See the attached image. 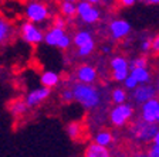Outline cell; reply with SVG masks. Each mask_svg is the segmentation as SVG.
Wrapping results in <instances>:
<instances>
[{
    "label": "cell",
    "instance_id": "6da1fadb",
    "mask_svg": "<svg viewBox=\"0 0 159 157\" xmlns=\"http://www.w3.org/2000/svg\"><path fill=\"white\" fill-rule=\"evenodd\" d=\"M74 101L80 103L84 109H97L102 102L101 92L95 85H85V84H74L73 88Z\"/></svg>",
    "mask_w": 159,
    "mask_h": 157
},
{
    "label": "cell",
    "instance_id": "7a4b0ae2",
    "mask_svg": "<svg viewBox=\"0 0 159 157\" xmlns=\"http://www.w3.org/2000/svg\"><path fill=\"white\" fill-rule=\"evenodd\" d=\"M51 16V11H50V7L47 6L43 2H29L24 6V17H26V21L29 23H33L36 26L44 23L50 19Z\"/></svg>",
    "mask_w": 159,
    "mask_h": 157
},
{
    "label": "cell",
    "instance_id": "3957f363",
    "mask_svg": "<svg viewBox=\"0 0 159 157\" xmlns=\"http://www.w3.org/2000/svg\"><path fill=\"white\" fill-rule=\"evenodd\" d=\"M98 2L94 0H81L77 2V14L78 19L85 24H95L101 20V10L95 6Z\"/></svg>",
    "mask_w": 159,
    "mask_h": 157
},
{
    "label": "cell",
    "instance_id": "277c9868",
    "mask_svg": "<svg viewBox=\"0 0 159 157\" xmlns=\"http://www.w3.org/2000/svg\"><path fill=\"white\" fill-rule=\"evenodd\" d=\"M71 41L77 47V54L80 57L91 55L95 48V40H94L93 33L88 30H78L73 36Z\"/></svg>",
    "mask_w": 159,
    "mask_h": 157
},
{
    "label": "cell",
    "instance_id": "5b68a950",
    "mask_svg": "<svg viewBox=\"0 0 159 157\" xmlns=\"http://www.w3.org/2000/svg\"><path fill=\"white\" fill-rule=\"evenodd\" d=\"M19 34L20 38L23 40L26 44L29 46L37 47L43 43L44 40V31L40 28L39 26L33 23H29V21H23L19 27Z\"/></svg>",
    "mask_w": 159,
    "mask_h": 157
},
{
    "label": "cell",
    "instance_id": "8992f818",
    "mask_svg": "<svg viewBox=\"0 0 159 157\" xmlns=\"http://www.w3.org/2000/svg\"><path fill=\"white\" fill-rule=\"evenodd\" d=\"M159 126L153 123H148V122H143L139 119L138 122L131 126V136L135 139L136 142H142V143H148V142H152L155 133L158 132Z\"/></svg>",
    "mask_w": 159,
    "mask_h": 157
},
{
    "label": "cell",
    "instance_id": "52a82bcc",
    "mask_svg": "<svg viewBox=\"0 0 159 157\" xmlns=\"http://www.w3.org/2000/svg\"><path fill=\"white\" fill-rule=\"evenodd\" d=\"M134 116V106L131 103L115 105L109 111V122L116 128H124L131 122Z\"/></svg>",
    "mask_w": 159,
    "mask_h": 157
},
{
    "label": "cell",
    "instance_id": "ba28073f",
    "mask_svg": "<svg viewBox=\"0 0 159 157\" xmlns=\"http://www.w3.org/2000/svg\"><path fill=\"white\" fill-rule=\"evenodd\" d=\"M109 68H111V75L116 82H124L126 76L129 75V65L128 59L122 55H116L109 61Z\"/></svg>",
    "mask_w": 159,
    "mask_h": 157
},
{
    "label": "cell",
    "instance_id": "9c48e42d",
    "mask_svg": "<svg viewBox=\"0 0 159 157\" xmlns=\"http://www.w3.org/2000/svg\"><path fill=\"white\" fill-rule=\"evenodd\" d=\"M141 120L159 126V99L153 98L141 105Z\"/></svg>",
    "mask_w": 159,
    "mask_h": 157
},
{
    "label": "cell",
    "instance_id": "30bf717a",
    "mask_svg": "<svg viewBox=\"0 0 159 157\" xmlns=\"http://www.w3.org/2000/svg\"><path fill=\"white\" fill-rule=\"evenodd\" d=\"M109 36L111 38L115 40V41H119V40H124L125 37H128V34L131 33V23L125 19H115L109 23Z\"/></svg>",
    "mask_w": 159,
    "mask_h": 157
},
{
    "label": "cell",
    "instance_id": "8fae6325",
    "mask_svg": "<svg viewBox=\"0 0 159 157\" xmlns=\"http://www.w3.org/2000/svg\"><path fill=\"white\" fill-rule=\"evenodd\" d=\"M51 95V89H47V88H36V89H31V91L24 96V102H26L27 108H37L40 105L46 102L47 99L50 98Z\"/></svg>",
    "mask_w": 159,
    "mask_h": 157
},
{
    "label": "cell",
    "instance_id": "7c38bea8",
    "mask_svg": "<svg viewBox=\"0 0 159 157\" xmlns=\"http://www.w3.org/2000/svg\"><path fill=\"white\" fill-rule=\"evenodd\" d=\"M75 76L78 84H85V85H94V82L98 78L97 68L91 64H81L75 71Z\"/></svg>",
    "mask_w": 159,
    "mask_h": 157
},
{
    "label": "cell",
    "instance_id": "4fadbf2b",
    "mask_svg": "<svg viewBox=\"0 0 159 157\" xmlns=\"http://www.w3.org/2000/svg\"><path fill=\"white\" fill-rule=\"evenodd\" d=\"M132 98L136 103L143 105L145 102L156 98V91L152 84H146V85H138L132 91Z\"/></svg>",
    "mask_w": 159,
    "mask_h": 157
},
{
    "label": "cell",
    "instance_id": "5bb4252c",
    "mask_svg": "<svg viewBox=\"0 0 159 157\" xmlns=\"http://www.w3.org/2000/svg\"><path fill=\"white\" fill-rule=\"evenodd\" d=\"M14 27L6 17L0 16V46H4L13 38Z\"/></svg>",
    "mask_w": 159,
    "mask_h": 157
},
{
    "label": "cell",
    "instance_id": "9a60e30c",
    "mask_svg": "<svg viewBox=\"0 0 159 157\" xmlns=\"http://www.w3.org/2000/svg\"><path fill=\"white\" fill-rule=\"evenodd\" d=\"M40 82H41V86H43V88L53 89L60 85V74L56 71H51V69H47V71L41 72Z\"/></svg>",
    "mask_w": 159,
    "mask_h": 157
},
{
    "label": "cell",
    "instance_id": "2e32d148",
    "mask_svg": "<svg viewBox=\"0 0 159 157\" xmlns=\"http://www.w3.org/2000/svg\"><path fill=\"white\" fill-rule=\"evenodd\" d=\"M66 34V30L56 28V27H50L47 31H44V40L43 43H46L48 47H57L60 43V40L63 38V36Z\"/></svg>",
    "mask_w": 159,
    "mask_h": 157
},
{
    "label": "cell",
    "instance_id": "e0dca14e",
    "mask_svg": "<svg viewBox=\"0 0 159 157\" xmlns=\"http://www.w3.org/2000/svg\"><path fill=\"white\" fill-rule=\"evenodd\" d=\"M7 109H9L10 115H11L13 118H21V116H24V115L27 113V111H29L24 99H21V98L11 99L10 103L7 105Z\"/></svg>",
    "mask_w": 159,
    "mask_h": 157
},
{
    "label": "cell",
    "instance_id": "ac0fdd59",
    "mask_svg": "<svg viewBox=\"0 0 159 157\" xmlns=\"http://www.w3.org/2000/svg\"><path fill=\"white\" fill-rule=\"evenodd\" d=\"M84 124L78 120H73V122H68L66 126V133L70 139L73 140H80V139L84 136Z\"/></svg>",
    "mask_w": 159,
    "mask_h": 157
},
{
    "label": "cell",
    "instance_id": "d6986e66",
    "mask_svg": "<svg viewBox=\"0 0 159 157\" xmlns=\"http://www.w3.org/2000/svg\"><path fill=\"white\" fill-rule=\"evenodd\" d=\"M129 75L132 76L138 85H146L151 82L152 76H151V72H149L148 68H134V69H129Z\"/></svg>",
    "mask_w": 159,
    "mask_h": 157
},
{
    "label": "cell",
    "instance_id": "ffe728a7",
    "mask_svg": "<svg viewBox=\"0 0 159 157\" xmlns=\"http://www.w3.org/2000/svg\"><path fill=\"white\" fill-rule=\"evenodd\" d=\"M84 157H111V151L107 147H101L95 143H91L87 146Z\"/></svg>",
    "mask_w": 159,
    "mask_h": 157
},
{
    "label": "cell",
    "instance_id": "44dd1931",
    "mask_svg": "<svg viewBox=\"0 0 159 157\" xmlns=\"http://www.w3.org/2000/svg\"><path fill=\"white\" fill-rule=\"evenodd\" d=\"M114 142V136L112 133L109 130H99L95 133V136H94V143L98 144V146H101V147H107L108 149L111 144H112Z\"/></svg>",
    "mask_w": 159,
    "mask_h": 157
},
{
    "label": "cell",
    "instance_id": "7402d4cb",
    "mask_svg": "<svg viewBox=\"0 0 159 157\" xmlns=\"http://www.w3.org/2000/svg\"><path fill=\"white\" fill-rule=\"evenodd\" d=\"M60 13L64 19H71L77 14V2L73 0H64L60 3Z\"/></svg>",
    "mask_w": 159,
    "mask_h": 157
},
{
    "label": "cell",
    "instance_id": "603a6c76",
    "mask_svg": "<svg viewBox=\"0 0 159 157\" xmlns=\"http://www.w3.org/2000/svg\"><path fill=\"white\" fill-rule=\"evenodd\" d=\"M111 99L115 105H122L126 103V99H128V95H126V91L124 88H115L111 94Z\"/></svg>",
    "mask_w": 159,
    "mask_h": 157
},
{
    "label": "cell",
    "instance_id": "cb8c5ba5",
    "mask_svg": "<svg viewBox=\"0 0 159 157\" xmlns=\"http://www.w3.org/2000/svg\"><path fill=\"white\" fill-rule=\"evenodd\" d=\"M128 65H129V69H134V68H148V59H146V57H143V55L136 57V58L128 61Z\"/></svg>",
    "mask_w": 159,
    "mask_h": 157
},
{
    "label": "cell",
    "instance_id": "d4e9b609",
    "mask_svg": "<svg viewBox=\"0 0 159 157\" xmlns=\"http://www.w3.org/2000/svg\"><path fill=\"white\" fill-rule=\"evenodd\" d=\"M60 99L64 102V103H70V102L74 101V95H73V91H71V88H66L61 91V94H60Z\"/></svg>",
    "mask_w": 159,
    "mask_h": 157
},
{
    "label": "cell",
    "instance_id": "484cf974",
    "mask_svg": "<svg viewBox=\"0 0 159 157\" xmlns=\"http://www.w3.org/2000/svg\"><path fill=\"white\" fill-rule=\"evenodd\" d=\"M71 44H73V41H71V37L68 36V34H64L63 36V38L60 40V43H58V46H57V48H60V50H68L70 47H71Z\"/></svg>",
    "mask_w": 159,
    "mask_h": 157
},
{
    "label": "cell",
    "instance_id": "4316f807",
    "mask_svg": "<svg viewBox=\"0 0 159 157\" xmlns=\"http://www.w3.org/2000/svg\"><path fill=\"white\" fill-rule=\"evenodd\" d=\"M124 86H125L128 91H134V89L138 86V82H136L131 75H128V76H126V79L124 81ZM126 89H125V91H126Z\"/></svg>",
    "mask_w": 159,
    "mask_h": 157
},
{
    "label": "cell",
    "instance_id": "83f0119b",
    "mask_svg": "<svg viewBox=\"0 0 159 157\" xmlns=\"http://www.w3.org/2000/svg\"><path fill=\"white\" fill-rule=\"evenodd\" d=\"M66 26H67V23H66V19H64V17L57 16L56 19L53 20V27H56V28L66 30Z\"/></svg>",
    "mask_w": 159,
    "mask_h": 157
},
{
    "label": "cell",
    "instance_id": "f1b7e54d",
    "mask_svg": "<svg viewBox=\"0 0 159 157\" xmlns=\"http://www.w3.org/2000/svg\"><path fill=\"white\" fill-rule=\"evenodd\" d=\"M151 51H153L156 55H159V34L155 36L151 41Z\"/></svg>",
    "mask_w": 159,
    "mask_h": 157
},
{
    "label": "cell",
    "instance_id": "f546056e",
    "mask_svg": "<svg viewBox=\"0 0 159 157\" xmlns=\"http://www.w3.org/2000/svg\"><path fill=\"white\" fill-rule=\"evenodd\" d=\"M148 157H159V147L155 146V144H151L148 149V153H146Z\"/></svg>",
    "mask_w": 159,
    "mask_h": 157
},
{
    "label": "cell",
    "instance_id": "4dcf8cb0",
    "mask_svg": "<svg viewBox=\"0 0 159 157\" xmlns=\"http://www.w3.org/2000/svg\"><path fill=\"white\" fill-rule=\"evenodd\" d=\"M151 41H152V38H145V40H142V43H141V51H142V52L151 51Z\"/></svg>",
    "mask_w": 159,
    "mask_h": 157
},
{
    "label": "cell",
    "instance_id": "1f68e13d",
    "mask_svg": "<svg viewBox=\"0 0 159 157\" xmlns=\"http://www.w3.org/2000/svg\"><path fill=\"white\" fill-rule=\"evenodd\" d=\"M119 3L122 4V6H125V7H129V6H134L136 2H135V0H121Z\"/></svg>",
    "mask_w": 159,
    "mask_h": 157
},
{
    "label": "cell",
    "instance_id": "d6a6232c",
    "mask_svg": "<svg viewBox=\"0 0 159 157\" xmlns=\"http://www.w3.org/2000/svg\"><path fill=\"white\" fill-rule=\"evenodd\" d=\"M152 144H155V146L159 147V129H158V132L155 133V136H153V139H152Z\"/></svg>",
    "mask_w": 159,
    "mask_h": 157
},
{
    "label": "cell",
    "instance_id": "836d02e7",
    "mask_svg": "<svg viewBox=\"0 0 159 157\" xmlns=\"http://www.w3.org/2000/svg\"><path fill=\"white\" fill-rule=\"evenodd\" d=\"M146 4H159V0H151V2H145Z\"/></svg>",
    "mask_w": 159,
    "mask_h": 157
},
{
    "label": "cell",
    "instance_id": "e575fe53",
    "mask_svg": "<svg viewBox=\"0 0 159 157\" xmlns=\"http://www.w3.org/2000/svg\"><path fill=\"white\" fill-rule=\"evenodd\" d=\"M155 91H156V94L159 95V79H158V84H156V86H155Z\"/></svg>",
    "mask_w": 159,
    "mask_h": 157
},
{
    "label": "cell",
    "instance_id": "d590c367",
    "mask_svg": "<svg viewBox=\"0 0 159 157\" xmlns=\"http://www.w3.org/2000/svg\"><path fill=\"white\" fill-rule=\"evenodd\" d=\"M135 157H148V156H146V153H139V154H136Z\"/></svg>",
    "mask_w": 159,
    "mask_h": 157
},
{
    "label": "cell",
    "instance_id": "8d00e7d4",
    "mask_svg": "<svg viewBox=\"0 0 159 157\" xmlns=\"http://www.w3.org/2000/svg\"><path fill=\"white\" fill-rule=\"evenodd\" d=\"M102 51H104V52H109V51H111V48H109V47H104Z\"/></svg>",
    "mask_w": 159,
    "mask_h": 157
}]
</instances>
